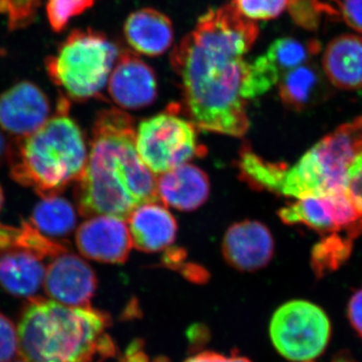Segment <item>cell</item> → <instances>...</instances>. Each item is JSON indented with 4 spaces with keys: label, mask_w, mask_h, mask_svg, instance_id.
Segmentation results:
<instances>
[{
    "label": "cell",
    "mask_w": 362,
    "mask_h": 362,
    "mask_svg": "<svg viewBox=\"0 0 362 362\" xmlns=\"http://www.w3.org/2000/svg\"><path fill=\"white\" fill-rule=\"evenodd\" d=\"M259 33L256 21L226 4L202 14L171 52L185 109L195 128L233 137L246 134L250 119L244 86L249 62L245 56Z\"/></svg>",
    "instance_id": "6da1fadb"
},
{
    "label": "cell",
    "mask_w": 362,
    "mask_h": 362,
    "mask_svg": "<svg viewBox=\"0 0 362 362\" xmlns=\"http://www.w3.org/2000/svg\"><path fill=\"white\" fill-rule=\"evenodd\" d=\"M76 201L86 218L111 216L127 221L148 202H161L157 178L136 148L132 117L117 108L97 114L84 171L77 181Z\"/></svg>",
    "instance_id": "7a4b0ae2"
},
{
    "label": "cell",
    "mask_w": 362,
    "mask_h": 362,
    "mask_svg": "<svg viewBox=\"0 0 362 362\" xmlns=\"http://www.w3.org/2000/svg\"><path fill=\"white\" fill-rule=\"evenodd\" d=\"M111 319L92 306L74 307L45 298H28L18 325L25 362H101L116 354L106 333Z\"/></svg>",
    "instance_id": "3957f363"
},
{
    "label": "cell",
    "mask_w": 362,
    "mask_h": 362,
    "mask_svg": "<svg viewBox=\"0 0 362 362\" xmlns=\"http://www.w3.org/2000/svg\"><path fill=\"white\" fill-rule=\"evenodd\" d=\"M61 98L57 113L32 134L16 138L7 150L11 178L42 199L59 195L77 182L87 163L84 135Z\"/></svg>",
    "instance_id": "277c9868"
},
{
    "label": "cell",
    "mask_w": 362,
    "mask_h": 362,
    "mask_svg": "<svg viewBox=\"0 0 362 362\" xmlns=\"http://www.w3.org/2000/svg\"><path fill=\"white\" fill-rule=\"evenodd\" d=\"M361 151L362 127L356 118L325 136L289 168L257 159L250 180L256 189L296 199L332 194L347 189L349 169Z\"/></svg>",
    "instance_id": "5b68a950"
},
{
    "label": "cell",
    "mask_w": 362,
    "mask_h": 362,
    "mask_svg": "<svg viewBox=\"0 0 362 362\" xmlns=\"http://www.w3.org/2000/svg\"><path fill=\"white\" fill-rule=\"evenodd\" d=\"M117 45L92 28L75 30L45 59L49 77L75 101L101 94L118 59Z\"/></svg>",
    "instance_id": "8992f818"
},
{
    "label": "cell",
    "mask_w": 362,
    "mask_h": 362,
    "mask_svg": "<svg viewBox=\"0 0 362 362\" xmlns=\"http://www.w3.org/2000/svg\"><path fill=\"white\" fill-rule=\"evenodd\" d=\"M66 251L30 221L20 226L0 223V286L13 296L32 298L44 284L45 259Z\"/></svg>",
    "instance_id": "52a82bcc"
},
{
    "label": "cell",
    "mask_w": 362,
    "mask_h": 362,
    "mask_svg": "<svg viewBox=\"0 0 362 362\" xmlns=\"http://www.w3.org/2000/svg\"><path fill=\"white\" fill-rule=\"evenodd\" d=\"M331 322L318 305L293 300L278 308L270 323V337L281 356L293 362H313L329 344Z\"/></svg>",
    "instance_id": "ba28073f"
},
{
    "label": "cell",
    "mask_w": 362,
    "mask_h": 362,
    "mask_svg": "<svg viewBox=\"0 0 362 362\" xmlns=\"http://www.w3.org/2000/svg\"><path fill=\"white\" fill-rule=\"evenodd\" d=\"M136 148L154 175L187 163L199 154L195 126L175 112H164L139 124Z\"/></svg>",
    "instance_id": "9c48e42d"
},
{
    "label": "cell",
    "mask_w": 362,
    "mask_h": 362,
    "mask_svg": "<svg viewBox=\"0 0 362 362\" xmlns=\"http://www.w3.org/2000/svg\"><path fill=\"white\" fill-rule=\"evenodd\" d=\"M278 216L285 225L301 223L324 235L349 230L362 233V209L349 189L298 199L282 207Z\"/></svg>",
    "instance_id": "30bf717a"
},
{
    "label": "cell",
    "mask_w": 362,
    "mask_h": 362,
    "mask_svg": "<svg viewBox=\"0 0 362 362\" xmlns=\"http://www.w3.org/2000/svg\"><path fill=\"white\" fill-rule=\"evenodd\" d=\"M42 285L47 296L59 303L88 307L96 293L98 280L85 259L66 251L51 259Z\"/></svg>",
    "instance_id": "8fae6325"
},
{
    "label": "cell",
    "mask_w": 362,
    "mask_h": 362,
    "mask_svg": "<svg viewBox=\"0 0 362 362\" xmlns=\"http://www.w3.org/2000/svg\"><path fill=\"white\" fill-rule=\"evenodd\" d=\"M76 245L86 258L107 264L125 263L133 247L127 221L111 216L84 221L76 232Z\"/></svg>",
    "instance_id": "7c38bea8"
},
{
    "label": "cell",
    "mask_w": 362,
    "mask_h": 362,
    "mask_svg": "<svg viewBox=\"0 0 362 362\" xmlns=\"http://www.w3.org/2000/svg\"><path fill=\"white\" fill-rule=\"evenodd\" d=\"M51 105L44 90L21 81L0 95V127L16 138L40 129L49 118Z\"/></svg>",
    "instance_id": "4fadbf2b"
},
{
    "label": "cell",
    "mask_w": 362,
    "mask_h": 362,
    "mask_svg": "<svg viewBox=\"0 0 362 362\" xmlns=\"http://www.w3.org/2000/svg\"><path fill=\"white\" fill-rule=\"evenodd\" d=\"M108 92L113 101L124 109L148 107L157 98L156 73L134 52L124 49L112 70Z\"/></svg>",
    "instance_id": "5bb4252c"
},
{
    "label": "cell",
    "mask_w": 362,
    "mask_h": 362,
    "mask_svg": "<svg viewBox=\"0 0 362 362\" xmlns=\"http://www.w3.org/2000/svg\"><path fill=\"white\" fill-rule=\"evenodd\" d=\"M221 249L228 265L242 272H255L270 263L275 242L264 223L244 221L228 228Z\"/></svg>",
    "instance_id": "9a60e30c"
},
{
    "label": "cell",
    "mask_w": 362,
    "mask_h": 362,
    "mask_svg": "<svg viewBox=\"0 0 362 362\" xmlns=\"http://www.w3.org/2000/svg\"><path fill=\"white\" fill-rule=\"evenodd\" d=\"M133 247L145 252L168 249L175 243L177 223L161 202L138 206L127 218Z\"/></svg>",
    "instance_id": "2e32d148"
},
{
    "label": "cell",
    "mask_w": 362,
    "mask_h": 362,
    "mask_svg": "<svg viewBox=\"0 0 362 362\" xmlns=\"http://www.w3.org/2000/svg\"><path fill=\"white\" fill-rule=\"evenodd\" d=\"M209 190L206 173L192 164H182L157 178V192L162 204L178 211L199 209L209 199Z\"/></svg>",
    "instance_id": "e0dca14e"
},
{
    "label": "cell",
    "mask_w": 362,
    "mask_h": 362,
    "mask_svg": "<svg viewBox=\"0 0 362 362\" xmlns=\"http://www.w3.org/2000/svg\"><path fill=\"white\" fill-rule=\"evenodd\" d=\"M278 84L281 101L293 111L307 110L330 96L329 81L323 70L311 62L286 71Z\"/></svg>",
    "instance_id": "ac0fdd59"
},
{
    "label": "cell",
    "mask_w": 362,
    "mask_h": 362,
    "mask_svg": "<svg viewBox=\"0 0 362 362\" xmlns=\"http://www.w3.org/2000/svg\"><path fill=\"white\" fill-rule=\"evenodd\" d=\"M124 35L133 51L147 57L163 54L173 42V25L168 16L154 8H141L124 23Z\"/></svg>",
    "instance_id": "d6986e66"
},
{
    "label": "cell",
    "mask_w": 362,
    "mask_h": 362,
    "mask_svg": "<svg viewBox=\"0 0 362 362\" xmlns=\"http://www.w3.org/2000/svg\"><path fill=\"white\" fill-rule=\"evenodd\" d=\"M322 69L333 87L362 89V37L342 35L330 40L324 51Z\"/></svg>",
    "instance_id": "ffe728a7"
},
{
    "label": "cell",
    "mask_w": 362,
    "mask_h": 362,
    "mask_svg": "<svg viewBox=\"0 0 362 362\" xmlns=\"http://www.w3.org/2000/svg\"><path fill=\"white\" fill-rule=\"evenodd\" d=\"M30 221L40 233L54 239L73 232L77 225V214L68 199L54 195L45 197L35 206Z\"/></svg>",
    "instance_id": "44dd1931"
},
{
    "label": "cell",
    "mask_w": 362,
    "mask_h": 362,
    "mask_svg": "<svg viewBox=\"0 0 362 362\" xmlns=\"http://www.w3.org/2000/svg\"><path fill=\"white\" fill-rule=\"evenodd\" d=\"M357 237L354 232L332 233L325 235L312 250L311 266L317 278L337 271L346 262Z\"/></svg>",
    "instance_id": "7402d4cb"
},
{
    "label": "cell",
    "mask_w": 362,
    "mask_h": 362,
    "mask_svg": "<svg viewBox=\"0 0 362 362\" xmlns=\"http://www.w3.org/2000/svg\"><path fill=\"white\" fill-rule=\"evenodd\" d=\"M320 47L317 40L302 42L293 37H281L270 45L266 56L282 76L286 71L310 62L311 57L318 54Z\"/></svg>",
    "instance_id": "603a6c76"
},
{
    "label": "cell",
    "mask_w": 362,
    "mask_h": 362,
    "mask_svg": "<svg viewBox=\"0 0 362 362\" xmlns=\"http://www.w3.org/2000/svg\"><path fill=\"white\" fill-rule=\"evenodd\" d=\"M281 74L277 66L266 54L259 57L247 66L244 97L247 100L257 99L270 90L280 80Z\"/></svg>",
    "instance_id": "cb8c5ba5"
},
{
    "label": "cell",
    "mask_w": 362,
    "mask_h": 362,
    "mask_svg": "<svg viewBox=\"0 0 362 362\" xmlns=\"http://www.w3.org/2000/svg\"><path fill=\"white\" fill-rule=\"evenodd\" d=\"M287 9L294 23L308 30L318 28L323 13L338 16L334 7L323 4L320 0H290Z\"/></svg>",
    "instance_id": "d4e9b609"
},
{
    "label": "cell",
    "mask_w": 362,
    "mask_h": 362,
    "mask_svg": "<svg viewBox=\"0 0 362 362\" xmlns=\"http://www.w3.org/2000/svg\"><path fill=\"white\" fill-rule=\"evenodd\" d=\"M95 0H47V21L52 30L61 33L69 21L93 6Z\"/></svg>",
    "instance_id": "484cf974"
},
{
    "label": "cell",
    "mask_w": 362,
    "mask_h": 362,
    "mask_svg": "<svg viewBox=\"0 0 362 362\" xmlns=\"http://www.w3.org/2000/svg\"><path fill=\"white\" fill-rule=\"evenodd\" d=\"M42 0H0V14L6 16L11 30L32 25L37 18Z\"/></svg>",
    "instance_id": "4316f807"
},
{
    "label": "cell",
    "mask_w": 362,
    "mask_h": 362,
    "mask_svg": "<svg viewBox=\"0 0 362 362\" xmlns=\"http://www.w3.org/2000/svg\"><path fill=\"white\" fill-rule=\"evenodd\" d=\"M290 0H232V4L242 16L251 21L277 18L289 6Z\"/></svg>",
    "instance_id": "83f0119b"
},
{
    "label": "cell",
    "mask_w": 362,
    "mask_h": 362,
    "mask_svg": "<svg viewBox=\"0 0 362 362\" xmlns=\"http://www.w3.org/2000/svg\"><path fill=\"white\" fill-rule=\"evenodd\" d=\"M20 352L18 332L11 319L0 313V362L13 361Z\"/></svg>",
    "instance_id": "f1b7e54d"
},
{
    "label": "cell",
    "mask_w": 362,
    "mask_h": 362,
    "mask_svg": "<svg viewBox=\"0 0 362 362\" xmlns=\"http://www.w3.org/2000/svg\"><path fill=\"white\" fill-rule=\"evenodd\" d=\"M337 13L349 28L362 33V0H340Z\"/></svg>",
    "instance_id": "f546056e"
},
{
    "label": "cell",
    "mask_w": 362,
    "mask_h": 362,
    "mask_svg": "<svg viewBox=\"0 0 362 362\" xmlns=\"http://www.w3.org/2000/svg\"><path fill=\"white\" fill-rule=\"evenodd\" d=\"M347 189L362 209V151L349 169Z\"/></svg>",
    "instance_id": "4dcf8cb0"
},
{
    "label": "cell",
    "mask_w": 362,
    "mask_h": 362,
    "mask_svg": "<svg viewBox=\"0 0 362 362\" xmlns=\"http://www.w3.org/2000/svg\"><path fill=\"white\" fill-rule=\"evenodd\" d=\"M347 317L352 328L362 339V288L350 298L347 306Z\"/></svg>",
    "instance_id": "1f68e13d"
},
{
    "label": "cell",
    "mask_w": 362,
    "mask_h": 362,
    "mask_svg": "<svg viewBox=\"0 0 362 362\" xmlns=\"http://www.w3.org/2000/svg\"><path fill=\"white\" fill-rule=\"evenodd\" d=\"M207 354H209L213 362H252L247 357L240 356L238 354H233L232 356L226 357L213 351H207Z\"/></svg>",
    "instance_id": "d6a6232c"
},
{
    "label": "cell",
    "mask_w": 362,
    "mask_h": 362,
    "mask_svg": "<svg viewBox=\"0 0 362 362\" xmlns=\"http://www.w3.org/2000/svg\"><path fill=\"white\" fill-rule=\"evenodd\" d=\"M185 362H213L207 351L202 352L197 356L189 357Z\"/></svg>",
    "instance_id": "836d02e7"
},
{
    "label": "cell",
    "mask_w": 362,
    "mask_h": 362,
    "mask_svg": "<svg viewBox=\"0 0 362 362\" xmlns=\"http://www.w3.org/2000/svg\"><path fill=\"white\" fill-rule=\"evenodd\" d=\"M7 150H8V145L6 144V138L0 133V162L7 156Z\"/></svg>",
    "instance_id": "e575fe53"
},
{
    "label": "cell",
    "mask_w": 362,
    "mask_h": 362,
    "mask_svg": "<svg viewBox=\"0 0 362 362\" xmlns=\"http://www.w3.org/2000/svg\"><path fill=\"white\" fill-rule=\"evenodd\" d=\"M4 190H2L1 185H0V211H1L2 206H4Z\"/></svg>",
    "instance_id": "d590c367"
},
{
    "label": "cell",
    "mask_w": 362,
    "mask_h": 362,
    "mask_svg": "<svg viewBox=\"0 0 362 362\" xmlns=\"http://www.w3.org/2000/svg\"><path fill=\"white\" fill-rule=\"evenodd\" d=\"M357 120H358V122L361 123L362 127V116L358 117V118H357Z\"/></svg>",
    "instance_id": "8d00e7d4"
},
{
    "label": "cell",
    "mask_w": 362,
    "mask_h": 362,
    "mask_svg": "<svg viewBox=\"0 0 362 362\" xmlns=\"http://www.w3.org/2000/svg\"><path fill=\"white\" fill-rule=\"evenodd\" d=\"M335 362H350L349 361H335Z\"/></svg>",
    "instance_id": "74e56055"
},
{
    "label": "cell",
    "mask_w": 362,
    "mask_h": 362,
    "mask_svg": "<svg viewBox=\"0 0 362 362\" xmlns=\"http://www.w3.org/2000/svg\"><path fill=\"white\" fill-rule=\"evenodd\" d=\"M14 362H25V361H14Z\"/></svg>",
    "instance_id": "f35d334b"
}]
</instances>
